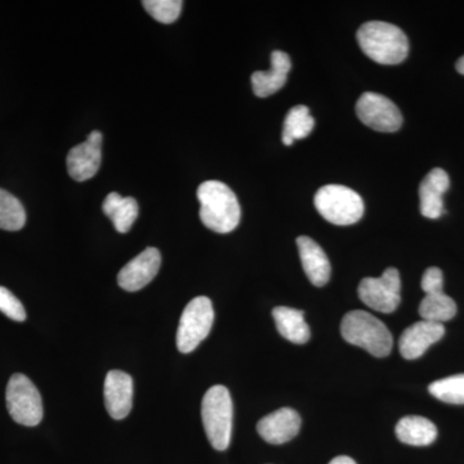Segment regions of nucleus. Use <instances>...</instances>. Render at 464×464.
<instances>
[{
  "instance_id": "nucleus-10",
  "label": "nucleus",
  "mask_w": 464,
  "mask_h": 464,
  "mask_svg": "<svg viewBox=\"0 0 464 464\" xmlns=\"http://www.w3.org/2000/svg\"><path fill=\"white\" fill-rule=\"evenodd\" d=\"M102 133L93 130L85 142L70 150L67 170L75 181L84 182L96 176L102 161Z\"/></svg>"
},
{
  "instance_id": "nucleus-19",
  "label": "nucleus",
  "mask_w": 464,
  "mask_h": 464,
  "mask_svg": "<svg viewBox=\"0 0 464 464\" xmlns=\"http://www.w3.org/2000/svg\"><path fill=\"white\" fill-rule=\"evenodd\" d=\"M395 432L400 441L413 447H427L438 438V429L435 424L427 418L417 417V415L400 420L396 424Z\"/></svg>"
},
{
  "instance_id": "nucleus-2",
  "label": "nucleus",
  "mask_w": 464,
  "mask_h": 464,
  "mask_svg": "<svg viewBox=\"0 0 464 464\" xmlns=\"http://www.w3.org/2000/svg\"><path fill=\"white\" fill-rule=\"evenodd\" d=\"M357 42L366 56L381 65H399L409 53L405 33L392 24L371 21L357 30Z\"/></svg>"
},
{
  "instance_id": "nucleus-8",
  "label": "nucleus",
  "mask_w": 464,
  "mask_h": 464,
  "mask_svg": "<svg viewBox=\"0 0 464 464\" xmlns=\"http://www.w3.org/2000/svg\"><path fill=\"white\" fill-rule=\"evenodd\" d=\"M359 298L372 310L392 314L401 302V279L396 268L390 267L381 277H365L359 285Z\"/></svg>"
},
{
  "instance_id": "nucleus-26",
  "label": "nucleus",
  "mask_w": 464,
  "mask_h": 464,
  "mask_svg": "<svg viewBox=\"0 0 464 464\" xmlns=\"http://www.w3.org/2000/svg\"><path fill=\"white\" fill-rule=\"evenodd\" d=\"M0 311L14 322H25V308L20 299L5 286H0Z\"/></svg>"
},
{
  "instance_id": "nucleus-16",
  "label": "nucleus",
  "mask_w": 464,
  "mask_h": 464,
  "mask_svg": "<svg viewBox=\"0 0 464 464\" xmlns=\"http://www.w3.org/2000/svg\"><path fill=\"white\" fill-rule=\"evenodd\" d=\"M450 179L441 168H435L424 177L420 186V213L430 219H438L444 213V197Z\"/></svg>"
},
{
  "instance_id": "nucleus-1",
  "label": "nucleus",
  "mask_w": 464,
  "mask_h": 464,
  "mask_svg": "<svg viewBox=\"0 0 464 464\" xmlns=\"http://www.w3.org/2000/svg\"><path fill=\"white\" fill-rule=\"evenodd\" d=\"M200 219L217 234H228L240 224L241 209L237 195L224 182L206 181L198 188Z\"/></svg>"
},
{
  "instance_id": "nucleus-11",
  "label": "nucleus",
  "mask_w": 464,
  "mask_h": 464,
  "mask_svg": "<svg viewBox=\"0 0 464 464\" xmlns=\"http://www.w3.org/2000/svg\"><path fill=\"white\" fill-rule=\"evenodd\" d=\"M160 265V252L150 246L121 268L118 275L119 285L127 292L141 290L155 279Z\"/></svg>"
},
{
  "instance_id": "nucleus-12",
  "label": "nucleus",
  "mask_w": 464,
  "mask_h": 464,
  "mask_svg": "<svg viewBox=\"0 0 464 464\" xmlns=\"http://www.w3.org/2000/svg\"><path fill=\"white\" fill-rule=\"evenodd\" d=\"M445 334L442 324L418 322L408 326L399 341V350L406 360H415L423 355L433 343L441 340Z\"/></svg>"
},
{
  "instance_id": "nucleus-22",
  "label": "nucleus",
  "mask_w": 464,
  "mask_h": 464,
  "mask_svg": "<svg viewBox=\"0 0 464 464\" xmlns=\"http://www.w3.org/2000/svg\"><path fill=\"white\" fill-rule=\"evenodd\" d=\"M315 127V119L306 106H295L284 121L282 140L285 146H292L295 140H304L310 136Z\"/></svg>"
},
{
  "instance_id": "nucleus-21",
  "label": "nucleus",
  "mask_w": 464,
  "mask_h": 464,
  "mask_svg": "<svg viewBox=\"0 0 464 464\" xmlns=\"http://www.w3.org/2000/svg\"><path fill=\"white\" fill-rule=\"evenodd\" d=\"M457 314V304L442 290L427 293L420 304V315L426 322L442 324L453 319Z\"/></svg>"
},
{
  "instance_id": "nucleus-18",
  "label": "nucleus",
  "mask_w": 464,
  "mask_h": 464,
  "mask_svg": "<svg viewBox=\"0 0 464 464\" xmlns=\"http://www.w3.org/2000/svg\"><path fill=\"white\" fill-rule=\"evenodd\" d=\"M273 316L277 332L285 340L295 344H304L310 341V326L304 320V313L295 308L279 306L274 308Z\"/></svg>"
},
{
  "instance_id": "nucleus-29",
  "label": "nucleus",
  "mask_w": 464,
  "mask_h": 464,
  "mask_svg": "<svg viewBox=\"0 0 464 464\" xmlns=\"http://www.w3.org/2000/svg\"><path fill=\"white\" fill-rule=\"evenodd\" d=\"M457 72H459V74L464 75V56L460 57L459 60H458Z\"/></svg>"
},
{
  "instance_id": "nucleus-28",
  "label": "nucleus",
  "mask_w": 464,
  "mask_h": 464,
  "mask_svg": "<svg viewBox=\"0 0 464 464\" xmlns=\"http://www.w3.org/2000/svg\"><path fill=\"white\" fill-rule=\"evenodd\" d=\"M329 464H356V462L353 459V458L341 456L334 458V459L331 460Z\"/></svg>"
},
{
  "instance_id": "nucleus-27",
  "label": "nucleus",
  "mask_w": 464,
  "mask_h": 464,
  "mask_svg": "<svg viewBox=\"0 0 464 464\" xmlns=\"http://www.w3.org/2000/svg\"><path fill=\"white\" fill-rule=\"evenodd\" d=\"M420 285H422L423 292L426 295L427 293L442 290L444 288V275H442V271L438 267L427 268L426 273L423 274Z\"/></svg>"
},
{
  "instance_id": "nucleus-6",
  "label": "nucleus",
  "mask_w": 464,
  "mask_h": 464,
  "mask_svg": "<svg viewBox=\"0 0 464 464\" xmlns=\"http://www.w3.org/2000/svg\"><path fill=\"white\" fill-rule=\"evenodd\" d=\"M215 323V310L208 297H197L183 310L177 331V348L179 353H190L206 340Z\"/></svg>"
},
{
  "instance_id": "nucleus-5",
  "label": "nucleus",
  "mask_w": 464,
  "mask_h": 464,
  "mask_svg": "<svg viewBox=\"0 0 464 464\" xmlns=\"http://www.w3.org/2000/svg\"><path fill=\"white\" fill-rule=\"evenodd\" d=\"M314 203L320 216L333 225H355L364 216L362 198L346 186H324L316 192Z\"/></svg>"
},
{
  "instance_id": "nucleus-25",
  "label": "nucleus",
  "mask_w": 464,
  "mask_h": 464,
  "mask_svg": "<svg viewBox=\"0 0 464 464\" xmlns=\"http://www.w3.org/2000/svg\"><path fill=\"white\" fill-rule=\"evenodd\" d=\"M142 5L150 16L157 20L158 23L169 25L179 20L183 3L181 0H145L142 2Z\"/></svg>"
},
{
  "instance_id": "nucleus-24",
  "label": "nucleus",
  "mask_w": 464,
  "mask_h": 464,
  "mask_svg": "<svg viewBox=\"0 0 464 464\" xmlns=\"http://www.w3.org/2000/svg\"><path fill=\"white\" fill-rule=\"evenodd\" d=\"M430 393L448 404H464V374L451 375L433 382L429 387Z\"/></svg>"
},
{
  "instance_id": "nucleus-13",
  "label": "nucleus",
  "mask_w": 464,
  "mask_h": 464,
  "mask_svg": "<svg viewBox=\"0 0 464 464\" xmlns=\"http://www.w3.org/2000/svg\"><path fill=\"white\" fill-rule=\"evenodd\" d=\"M103 395L110 417L116 420H124L132 411V377L125 372L110 371L106 375Z\"/></svg>"
},
{
  "instance_id": "nucleus-14",
  "label": "nucleus",
  "mask_w": 464,
  "mask_h": 464,
  "mask_svg": "<svg viewBox=\"0 0 464 464\" xmlns=\"http://www.w3.org/2000/svg\"><path fill=\"white\" fill-rule=\"evenodd\" d=\"M301 417L295 409L282 408L266 415L257 424L259 436L268 444H285L298 435Z\"/></svg>"
},
{
  "instance_id": "nucleus-3",
  "label": "nucleus",
  "mask_w": 464,
  "mask_h": 464,
  "mask_svg": "<svg viewBox=\"0 0 464 464\" xmlns=\"http://www.w3.org/2000/svg\"><path fill=\"white\" fill-rule=\"evenodd\" d=\"M341 333L348 343L364 348L375 357L389 356L392 350L393 338L389 328L366 311L346 314L342 320Z\"/></svg>"
},
{
  "instance_id": "nucleus-4",
  "label": "nucleus",
  "mask_w": 464,
  "mask_h": 464,
  "mask_svg": "<svg viewBox=\"0 0 464 464\" xmlns=\"http://www.w3.org/2000/svg\"><path fill=\"white\" fill-rule=\"evenodd\" d=\"M201 418L210 445L218 451L230 447L234 405L230 391L225 386H213L201 402Z\"/></svg>"
},
{
  "instance_id": "nucleus-7",
  "label": "nucleus",
  "mask_w": 464,
  "mask_h": 464,
  "mask_svg": "<svg viewBox=\"0 0 464 464\" xmlns=\"http://www.w3.org/2000/svg\"><path fill=\"white\" fill-rule=\"evenodd\" d=\"M5 401L8 413L14 422L27 427H35L42 422V396L26 375H12L5 391Z\"/></svg>"
},
{
  "instance_id": "nucleus-20",
  "label": "nucleus",
  "mask_w": 464,
  "mask_h": 464,
  "mask_svg": "<svg viewBox=\"0 0 464 464\" xmlns=\"http://www.w3.org/2000/svg\"><path fill=\"white\" fill-rule=\"evenodd\" d=\"M102 210L111 219L115 230L127 234L139 217V204L133 198H123L118 192H111L102 204Z\"/></svg>"
},
{
  "instance_id": "nucleus-15",
  "label": "nucleus",
  "mask_w": 464,
  "mask_h": 464,
  "mask_svg": "<svg viewBox=\"0 0 464 464\" xmlns=\"http://www.w3.org/2000/svg\"><path fill=\"white\" fill-rule=\"evenodd\" d=\"M297 246L307 279L315 286L325 285L331 279L332 266L322 246L308 237H299Z\"/></svg>"
},
{
  "instance_id": "nucleus-17",
  "label": "nucleus",
  "mask_w": 464,
  "mask_h": 464,
  "mask_svg": "<svg viewBox=\"0 0 464 464\" xmlns=\"http://www.w3.org/2000/svg\"><path fill=\"white\" fill-rule=\"evenodd\" d=\"M292 69L290 57L285 52L274 51L271 53V69L268 72H256L252 75V87L256 96L265 99L282 90L288 81Z\"/></svg>"
},
{
  "instance_id": "nucleus-23",
  "label": "nucleus",
  "mask_w": 464,
  "mask_h": 464,
  "mask_svg": "<svg viewBox=\"0 0 464 464\" xmlns=\"http://www.w3.org/2000/svg\"><path fill=\"white\" fill-rule=\"evenodd\" d=\"M26 224V212L21 201L0 188V228L18 231Z\"/></svg>"
},
{
  "instance_id": "nucleus-9",
  "label": "nucleus",
  "mask_w": 464,
  "mask_h": 464,
  "mask_svg": "<svg viewBox=\"0 0 464 464\" xmlns=\"http://www.w3.org/2000/svg\"><path fill=\"white\" fill-rule=\"evenodd\" d=\"M356 114L362 123L377 132H398L402 115L398 106L382 94L366 92L356 103Z\"/></svg>"
}]
</instances>
